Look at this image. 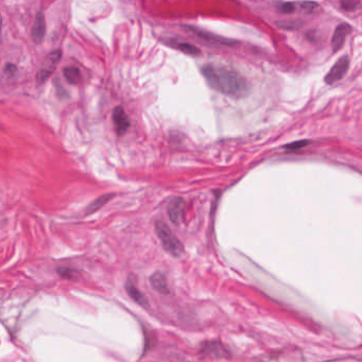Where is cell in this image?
I'll return each mask as SVG.
<instances>
[{"instance_id": "6da1fadb", "label": "cell", "mask_w": 362, "mask_h": 362, "mask_svg": "<svg viewBox=\"0 0 362 362\" xmlns=\"http://www.w3.org/2000/svg\"><path fill=\"white\" fill-rule=\"evenodd\" d=\"M201 71L208 85L221 94L242 98L249 93L248 82L237 71L215 65H204Z\"/></svg>"}, {"instance_id": "7a4b0ae2", "label": "cell", "mask_w": 362, "mask_h": 362, "mask_svg": "<svg viewBox=\"0 0 362 362\" xmlns=\"http://www.w3.org/2000/svg\"><path fill=\"white\" fill-rule=\"evenodd\" d=\"M155 232L161 239L164 249L168 253H170L172 256L179 257L183 254L184 248L182 243H181V241L174 235V233L171 232V229L163 220L156 221Z\"/></svg>"}, {"instance_id": "3957f363", "label": "cell", "mask_w": 362, "mask_h": 362, "mask_svg": "<svg viewBox=\"0 0 362 362\" xmlns=\"http://www.w3.org/2000/svg\"><path fill=\"white\" fill-rule=\"evenodd\" d=\"M61 56H62L61 50H54L46 56L42 67H40L36 76V81L38 85H42L43 83H45V82L49 79V77L51 76V73L54 71L57 63H59L61 59Z\"/></svg>"}, {"instance_id": "277c9868", "label": "cell", "mask_w": 362, "mask_h": 362, "mask_svg": "<svg viewBox=\"0 0 362 362\" xmlns=\"http://www.w3.org/2000/svg\"><path fill=\"white\" fill-rule=\"evenodd\" d=\"M349 67H350V57L348 55L341 56L338 62L333 66L332 69L329 70V72L325 76L324 79L325 83L331 85L335 83V82L341 80L345 76V73L348 72Z\"/></svg>"}, {"instance_id": "5b68a950", "label": "cell", "mask_w": 362, "mask_h": 362, "mask_svg": "<svg viewBox=\"0 0 362 362\" xmlns=\"http://www.w3.org/2000/svg\"><path fill=\"white\" fill-rule=\"evenodd\" d=\"M200 353L204 356H209L213 358L229 357V352L226 350L224 345L219 341H209L206 343H203Z\"/></svg>"}, {"instance_id": "8992f818", "label": "cell", "mask_w": 362, "mask_h": 362, "mask_svg": "<svg viewBox=\"0 0 362 362\" xmlns=\"http://www.w3.org/2000/svg\"><path fill=\"white\" fill-rule=\"evenodd\" d=\"M113 121L119 136L125 135L130 128V119L122 106H117L113 111Z\"/></svg>"}, {"instance_id": "52a82bcc", "label": "cell", "mask_w": 362, "mask_h": 362, "mask_svg": "<svg viewBox=\"0 0 362 362\" xmlns=\"http://www.w3.org/2000/svg\"><path fill=\"white\" fill-rule=\"evenodd\" d=\"M185 202L182 197H174L168 204V215L171 222L176 225H179L183 219Z\"/></svg>"}, {"instance_id": "ba28073f", "label": "cell", "mask_w": 362, "mask_h": 362, "mask_svg": "<svg viewBox=\"0 0 362 362\" xmlns=\"http://www.w3.org/2000/svg\"><path fill=\"white\" fill-rule=\"evenodd\" d=\"M351 32H352V27L349 23H341L340 26L337 27L332 38V47L335 52L340 50V49L343 47L345 39H347Z\"/></svg>"}, {"instance_id": "9c48e42d", "label": "cell", "mask_w": 362, "mask_h": 362, "mask_svg": "<svg viewBox=\"0 0 362 362\" xmlns=\"http://www.w3.org/2000/svg\"><path fill=\"white\" fill-rule=\"evenodd\" d=\"M46 35V20L43 13L38 12L31 30V37L35 44H40Z\"/></svg>"}, {"instance_id": "30bf717a", "label": "cell", "mask_w": 362, "mask_h": 362, "mask_svg": "<svg viewBox=\"0 0 362 362\" xmlns=\"http://www.w3.org/2000/svg\"><path fill=\"white\" fill-rule=\"evenodd\" d=\"M126 290L132 300L135 301L137 304H139V305L143 307H148V301L146 299V296L141 292V290L138 289L134 278L132 276H130L128 278V281L126 283Z\"/></svg>"}, {"instance_id": "8fae6325", "label": "cell", "mask_w": 362, "mask_h": 362, "mask_svg": "<svg viewBox=\"0 0 362 362\" xmlns=\"http://www.w3.org/2000/svg\"><path fill=\"white\" fill-rule=\"evenodd\" d=\"M187 29L189 31H191L196 36H199L200 38H202L204 40H207V42H210V43H216V44H220V45H234L235 44V42L232 39L213 35V34H211V33L205 32L203 30H200L194 27H188Z\"/></svg>"}, {"instance_id": "7c38bea8", "label": "cell", "mask_w": 362, "mask_h": 362, "mask_svg": "<svg viewBox=\"0 0 362 362\" xmlns=\"http://www.w3.org/2000/svg\"><path fill=\"white\" fill-rule=\"evenodd\" d=\"M150 283L153 289L161 294H168L169 288L167 284L166 276L161 272H156L150 277Z\"/></svg>"}, {"instance_id": "4fadbf2b", "label": "cell", "mask_w": 362, "mask_h": 362, "mask_svg": "<svg viewBox=\"0 0 362 362\" xmlns=\"http://www.w3.org/2000/svg\"><path fill=\"white\" fill-rule=\"evenodd\" d=\"M113 196H114V194H111V193L99 196L98 199H96L95 201H93L92 203L88 205V207L86 209V215H92V213H94L98 209H100L102 206H104V205L112 199Z\"/></svg>"}, {"instance_id": "5bb4252c", "label": "cell", "mask_w": 362, "mask_h": 362, "mask_svg": "<svg viewBox=\"0 0 362 362\" xmlns=\"http://www.w3.org/2000/svg\"><path fill=\"white\" fill-rule=\"evenodd\" d=\"M64 77L70 84H73V85L80 83L82 80V75H81L80 69L78 67H73V66L64 68Z\"/></svg>"}, {"instance_id": "9a60e30c", "label": "cell", "mask_w": 362, "mask_h": 362, "mask_svg": "<svg viewBox=\"0 0 362 362\" xmlns=\"http://www.w3.org/2000/svg\"><path fill=\"white\" fill-rule=\"evenodd\" d=\"M57 273L62 278L68 279V281H77L80 275L77 270L69 268H59L57 269Z\"/></svg>"}, {"instance_id": "2e32d148", "label": "cell", "mask_w": 362, "mask_h": 362, "mask_svg": "<svg viewBox=\"0 0 362 362\" xmlns=\"http://www.w3.org/2000/svg\"><path fill=\"white\" fill-rule=\"evenodd\" d=\"M177 47H178L179 50H181V51L186 53V54L192 55V56H196V55H199L201 53L199 48H196L194 45L188 44V43H180V44L177 45Z\"/></svg>"}, {"instance_id": "e0dca14e", "label": "cell", "mask_w": 362, "mask_h": 362, "mask_svg": "<svg viewBox=\"0 0 362 362\" xmlns=\"http://www.w3.org/2000/svg\"><path fill=\"white\" fill-rule=\"evenodd\" d=\"M277 10L283 14H290L295 11V5L292 2H279L277 4Z\"/></svg>"}, {"instance_id": "ac0fdd59", "label": "cell", "mask_w": 362, "mask_h": 362, "mask_svg": "<svg viewBox=\"0 0 362 362\" xmlns=\"http://www.w3.org/2000/svg\"><path fill=\"white\" fill-rule=\"evenodd\" d=\"M309 144V141H298V142H294V143H291V144H288L286 145L284 148L287 150H299V149H302V148L308 146Z\"/></svg>"}, {"instance_id": "d6986e66", "label": "cell", "mask_w": 362, "mask_h": 362, "mask_svg": "<svg viewBox=\"0 0 362 362\" xmlns=\"http://www.w3.org/2000/svg\"><path fill=\"white\" fill-rule=\"evenodd\" d=\"M300 5L302 7V10H304L307 13H312L315 12L318 7H319V4L317 2H308V1H305V2H300Z\"/></svg>"}, {"instance_id": "ffe728a7", "label": "cell", "mask_w": 362, "mask_h": 362, "mask_svg": "<svg viewBox=\"0 0 362 362\" xmlns=\"http://www.w3.org/2000/svg\"><path fill=\"white\" fill-rule=\"evenodd\" d=\"M359 2H355V1H343L341 2V7L344 11H355L357 9V6L359 5Z\"/></svg>"}, {"instance_id": "44dd1931", "label": "cell", "mask_w": 362, "mask_h": 362, "mask_svg": "<svg viewBox=\"0 0 362 362\" xmlns=\"http://www.w3.org/2000/svg\"><path fill=\"white\" fill-rule=\"evenodd\" d=\"M1 26H2V18L1 15H0V39H1Z\"/></svg>"}]
</instances>
